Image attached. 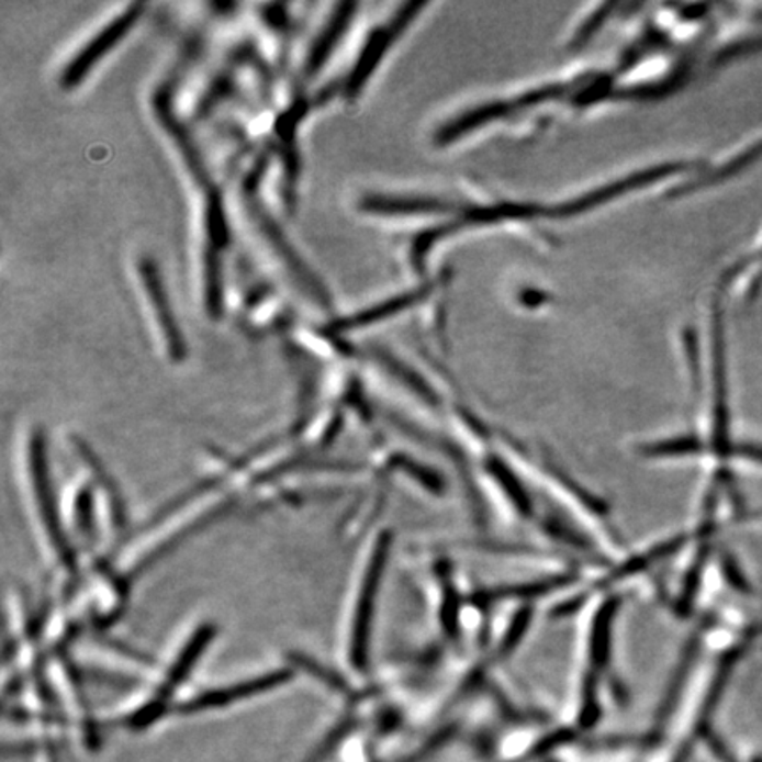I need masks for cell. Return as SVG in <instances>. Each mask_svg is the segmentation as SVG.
Returning a JSON list of instances; mask_svg holds the SVG:
<instances>
[{
	"label": "cell",
	"mask_w": 762,
	"mask_h": 762,
	"mask_svg": "<svg viewBox=\"0 0 762 762\" xmlns=\"http://www.w3.org/2000/svg\"><path fill=\"white\" fill-rule=\"evenodd\" d=\"M34 459H32V479H34V493H36V505L40 511L41 520L45 523L46 537L52 548L57 549L60 554H66L64 551V538L60 537L59 525L55 517L54 500L49 494L48 475H46V464L40 447H34Z\"/></svg>",
	"instance_id": "8992f818"
},
{
	"label": "cell",
	"mask_w": 762,
	"mask_h": 762,
	"mask_svg": "<svg viewBox=\"0 0 762 762\" xmlns=\"http://www.w3.org/2000/svg\"><path fill=\"white\" fill-rule=\"evenodd\" d=\"M421 293H408V295L395 296L392 301L383 302V304L374 305L371 310L360 311L354 316L337 320L334 323L336 333H346V330H357V328L368 327L371 323L380 322V320L389 318L392 314H397L400 311L406 310L408 305L417 301Z\"/></svg>",
	"instance_id": "9c48e42d"
},
{
	"label": "cell",
	"mask_w": 762,
	"mask_h": 762,
	"mask_svg": "<svg viewBox=\"0 0 762 762\" xmlns=\"http://www.w3.org/2000/svg\"><path fill=\"white\" fill-rule=\"evenodd\" d=\"M287 673L267 674V676L258 677L255 682L243 683V685H235L232 688L214 692L211 695H203L202 699L194 701L193 708H212V704L221 706V704L228 703V701L243 699V697L256 694L258 691H267L270 686L279 685V683L287 680Z\"/></svg>",
	"instance_id": "30bf717a"
},
{
	"label": "cell",
	"mask_w": 762,
	"mask_h": 762,
	"mask_svg": "<svg viewBox=\"0 0 762 762\" xmlns=\"http://www.w3.org/2000/svg\"><path fill=\"white\" fill-rule=\"evenodd\" d=\"M385 542L380 540L372 552L369 567L363 574L362 584H360L359 596L355 604L354 621H351L350 636V657L355 668H360L366 659V645H368L369 624H371L372 604H374V595H377L378 578L380 570L385 561Z\"/></svg>",
	"instance_id": "277c9868"
},
{
	"label": "cell",
	"mask_w": 762,
	"mask_h": 762,
	"mask_svg": "<svg viewBox=\"0 0 762 762\" xmlns=\"http://www.w3.org/2000/svg\"><path fill=\"white\" fill-rule=\"evenodd\" d=\"M139 278L144 281L145 292H147L148 301L153 305L154 314H156L159 328H161L163 337L167 343L168 355L171 360L182 362L188 355V346H186L184 336L180 330L179 322H177L176 313L171 307L170 299H168L167 290L163 284L161 274L157 269L156 261L153 258H142L138 261Z\"/></svg>",
	"instance_id": "3957f363"
},
{
	"label": "cell",
	"mask_w": 762,
	"mask_h": 762,
	"mask_svg": "<svg viewBox=\"0 0 762 762\" xmlns=\"http://www.w3.org/2000/svg\"><path fill=\"white\" fill-rule=\"evenodd\" d=\"M724 570H726L727 579H729V583H731L732 586L738 587L740 592H749V583H747V579H744L743 574H741L740 569L736 567L735 561L727 558V560L724 561Z\"/></svg>",
	"instance_id": "8fae6325"
},
{
	"label": "cell",
	"mask_w": 762,
	"mask_h": 762,
	"mask_svg": "<svg viewBox=\"0 0 762 762\" xmlns=\"http://www.w3.org/2000/svg\"><path fill=\"white\" fill-rule=\"evenodd\" d=\"M142 11H144V5L142 4L130 5L119 19L108 23L107 27L99 32L94 40H90L89 45L81 48L77 57L72 59V63L68 64V68L64 69V89H75L89 75L90 69L94 68L96 63L103 59L104 55L113 46H117L122 37L126 36L131 27L138 22Z\"/></svg>",
	"instance_id": "7a4b0ae2"
},
{
	"label": "cell",
	"mask_w": 762,
	"mask_h": 762,
	"mask_svg": "<svg viewBox=\"0 0 762 762\" xmlns=\"http://www.w3.org/2000/svg\"><path fill=\"white\" fill-rule=\"evenodd\" d=\"M354 11L355 4H351V2H346V4L337 8L333 19L328 20L327 27L320 34L313 49H311L307 64H305V75L313 77L323 68V64L327 63L328 57H330L337 43L345 34L346 27L350 25L351 19H354Z\"/></svg>",
	"instance_id": "52a82bcc"
},
{
	"label": "cell",
	"mask_w": 762,
	"mask_h": 762,
	"mask_svg": "<svg viewBox=\"0 0 762 762\" xmlns=\"http://www.w3.org/2000/svg\"><path fill=\"white\" fill-rule=\"evenodd\" d=\"M735 450L741 458L752 459V461L761 462L762 464V445L743 444L738 445Z\"/></svg>",
	"instance_id": "7c38bea8"
},
{
	"label": "cell",
	"mask_w": 762,
	"mask_h": 762,
	"mask_svg": "<svg viewBox=\"0 0 762 762\" xmlns=\"http://www.w3.org/2000/svg\"><path fill=\"white\" fill-rule=\"evenodd\" d=\"M413 5L408 8L406 13L400 14L391 25L381 29V31L374 32L371 40L368 41V45L362 49L360 54V59L355 64L354 71H351L350 78H348V83H346V94L348 98H355L362 90L363 83L369 80L374 69H377L380 60L383 59V55L386 54V49L391 48L394 40H397L403 29L415 19L413 14Z\"/></svg>",
	"instance_id": "5b68a950"
},
{
	"label": "cell",
	"mask_w": 762,
	"mask_h": 762,
	"mask_svg": "<svg viewBox=\"0 0 762 762\" xmlns=\"http://www.w3.org/2000/svg\"><path fill=\"white\" fill-rule=\"evenodd\" d=\"M246 206L256 226L260 229V234L264 235L270 247L274 249L281 261L287 265L288 272L295 279L302 292L305 295H310V299H313L318 305L330 304V296H328L327 290L323 288L322 281L313 274V270L305 265L299 253L293 249L292 244L288 243L287 235L279 229L278 223L265 212L264 205L258 200V194L253 191L251 186L246 191Z\"/></svg>",
	"instance_id": "6da1fadb"
},
{
	"label": "cell",
	"mask_w": 762,
	"mask_h": 762,
	"mask_svg": "<svg viewBox=\"0 0 762 762\" xmlns=\"http://www.w3.org/2000/svg\"><path fill=\"white\" fill-rule=\"evenodd\" d=\"M156 107L157 113H159V117H161L163 126L167 127L171 135H173V138L177 139V145H179L180 150L184 154L188 167L191 168L197 179L200 180L202 184H205L206 180H209V176H206L205 167H203L202 157L198 154L197 147H194L193 142L189 138L184 127L180 126V122L177 121L176 115H173L170 96L165 94V92L157 94Z\"/></svg>",
	"instance_id": "ba28073f"
}]
</instances>
